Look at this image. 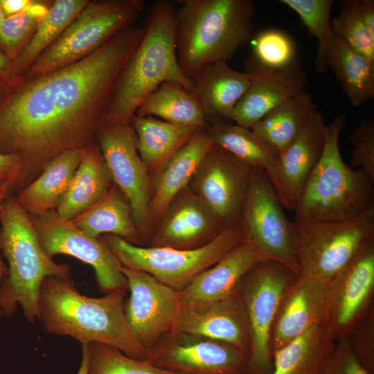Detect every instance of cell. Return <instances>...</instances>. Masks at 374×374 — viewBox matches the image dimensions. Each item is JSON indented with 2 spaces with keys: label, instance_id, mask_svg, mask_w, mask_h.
Instances as JSON below:
<instances>
[{
  "label": "cell",
  "instance_id": "1",
  "mask_svg": "<svg viewBox=\"0 0 374 374\" xmlns=\"http://www.w3.org/2000/svg\"><path fill=\"white\" fill-rule=\"evenodd\" d=\"M144 31L134 24L73 64L8 84L0 99V152L21 162L17 193L59 154L96 143L115 84Z\"/></svg>",
  "mask_w": 374,
  "mask_h": 374
},
{
  "label": "cell",
  "instance_id": "2",
  "mask_svg": "<svg viewBox=\"0 0 374 374\" xmlns=\"http://www.w3.org/2000/svg\"><path fill=\"white\" fill-rule=\"evenodd\" d=\"M125 293L89 297L78 292L71 276L46 277L39 291V321L48 333L71 337L81 345L103 344L132 358L148 359L150 351L136 341L126 322Z\"/></svg>",
  "mask_w": 374,
  "mask_h": 374
},
{
  "label": "cell",
  "instance_id": "3",
  "mask_svg": "<svg viewBox=\"0 0 374 374\" xmlns=\"http://www.w3.org/2000/svg\"><path fill=\"white\" fill-rule=\"evenodd\" d=\"M145 19L143 37L118 78L105 123L131 124L141 103L165 82L179 83L193 91V82L177 59L175 4L154 2Z\"/></svg>",
  "mask_w": 374,
  "mask_h": 374
},
{
  "label": "cell",
  "instance_id": "4",
  "mask_svg": "<svg viewBox=\"0 0 374 374\" xmlns=\"http://www.w3.org/2000/svg\"><path fill=\"white\" fill-rule=\"evenodd\" d=\"M176 45L179 66L191 80L202 69L228 62L252 37L251 0H179Z\"/></svg>",
  "mask_w": 374,
  "mask_h": 374
},
{
  "label": "cell",
  "instance_id": "5",
  "mask_svg": "<svg viewBox=\"0 0 374 374\" xmlns=\"http://www.w3.org/2000/svg\"><path fill=\"white\" fill-rule=\"evenodd\" d=\"M0 251L8 272L0 285V309L12 317L19 305L28 322L40 320L39 297L43 280L71 276L70 267L58 264L43 250L28 213L15 195L0 200Z\"/></svg>",
  "mask_w": 374,
  "mask_h": 374
},
{
  "label": "cell",
  "instance_id": "6",
  "mask_svg": "<svg viewBox=\"0 0 374 374\" xmlns=\"http://www.w3.org/2000/svg\"><path fill=\"white\" fill-rule=\"evenodd\" d=\"M346 121L341 113L326 126L322 154L294 211L296 223L345 221L374 209V181L341 156L339 139Z\"/></svg>",
  "mask_w": 374,
  "mask_h": 374
},
{
  "label": "cell",
  "instance_id": "7",
  "mask_svg": "<svg viewBox=\"0 0 374 374\" xmlns=\"http://www.w3.org/2000/svg\"><path fill=\"white\" fill-rule=\"evenodd\" d=\"M145 12L142 0L89 1L62 35L21 77L30 79L73 64L134 25Z\"/></svg>",
  "mask_w": 374,
  "mask_h": 374
},
{
  "label": "cell",
  "instance_id": "8",
  "mask_svg": "<svg viewBox=\"0 0 374 374\" xmlns=\"http://www.w3.org/2000/svg\"><path fill=\"white\" fill-rule=\"evenodd\" d=\"M122 266L146 272L181 292L201 272L211 267L244 240L240 222L225 227L215 238L195 249L142 247L105 234L99 238Z\"/></svg>",
  "mask_w": 374,
  "mask_h": 374
},
{
  "label": "cell",
  "instance_id": "9",
  "mask_svg": "<svg viewBox=\"0 0 374 374\" xmlns=\"http://www.w3.org/2000/svg\"><path fill=\"white\" fill-rule=\"evenodd\" d=\"M301 274L328 283L360 248L374 238V209L339 222H294Z\"/></svg>",
  "mask_w": 374,
  "mask_h": 374
},
{
  "label": "cell",
  "instance_id": "10",
  "mask_svg": "<svg viewBox=\"0 0 374 374\" xmlns=\"http://www.w3.org/2000/svg\"><path fill=\"white\" fill-rule=\"evenodd\" d=\"M299 275L271 260H260L240 280L238 289L245 309L250 333V350L244 372L271 374L269 347L271 326L283 294Z\"/></svg>",
  "mask_w": 374,
  "mask_h": 374
},
{
  "label": "cell",
  "instance_id": "11",
  "mask_svg": "<svg viewBox=\"0 0 374 374\" xmlns=\"http://www.w3.org/2000/svg\"><path fill=\"white\" fill-rule=\"evenodd\" d=\"M239 222L244 240L262 260L278 262L301 274L295 248L294 223L285 215L265 171L254 168Z\"/></svg>",
  "mask_w": 374,
  "mask_h": 374
},
{
  "label": "cell",
  "instance_id": "12",
  "mask_svg": "<svg viewBox=\"0 0 374 374\" xmlns=\"http://www.w3.org/2000/svg\"><path fill=\"white\" fill-rule=\"evenodd\" d=\"M136 141L131 124L104 123L96 138L113 182L127 199L142 237L150 233L153 224L150 212L152 187Z\"/></svg>",
  "mask_w": 374,
  "mask_h": 374
},
{
  "label": "cell",
  "instance_id": "13",
  "mask_svg": "<svg viewBox=\"0 0 374 374\" xmlns=\"http://www.w3.org/2000/svg\"><path fill=\"white\" fill-rule=\"evenodd\" d=\"M30 217L40 244L49 257L68 255L91 266L98 289L103 293L128 290L122 265L100 238L88 237L70 220L61 217L56 210Z\"/></svg>",
  "mask_w": 374,
  "mask_h": 374
},
{
  "label": "cell",
  "instance_id": "14",
  "mask_svg": "<svg viewBox=\"0 0 374 374\" xmlns=\"http://www.w3.org/2000/svg\"><path fill=\"white\" fill-rule=\"evenodd\" d=\"M130 297L124 314L136 341L148 350L159 345L175 326L181 308L179 292L150 274L122 267Z\"/></svg>",
  "mask_w": 374,
  "mask_h": 374
},
{
  "label": "cell",
  "instance_id": "15",
  "mask_svg": "<svg viewBox=\"0 0 374 374\" xmlns=\"http://www.w3.org/2000/svg\"><path fill=\"white\" fill-rule=\"evenodd\" d=\"M254 168L213 144L190 181L192 190L232 226L239 222Z\"/></svg>",
  "mask_w": 374,
  "mask_h": 374
},
{
  "label": "cell",
  "instance_id": "16",
  "mask_svg": "<svg viewBox=\"0 0 374 374\" xmlns=\"http://www.w3.org/2000/svg\"><path fill=\"white\" fill-rule=\"evenodd\" d=\"M248 358V353L229 344L172 332L150 350L148 360L180 374H236L244 372Z\"/></svg>",
  "mask_w": 374,
  "mask_h": 374
},
{
  "label": "cell",
  "instance_id": "17",
  "mask_svg": "<svg viewBox=\"0 0 374 374\" xmlns=\"http://www.w3.org/2000/svg\"><path fill=\"white\" fill-rule=\"evenodd\" d=\"M328 285L327 323L336 341L346 337L373 307L374 238L360 248Z\"/></svg>",
  "mask_w": 374,
  "mask_h": 374
},
{
  "label": "cell",
  "instance_id": "18",
  "mask_svg": "<svg viewBox=\"0 0 374 374\" xmlns=\"http://www.w3.org/2000/svg\"><path fill=\"white\" fill-rule=\"evenodd\" d=\"M326 125L318 110L308 117L296 139L265 172L282 206L294 211L305 185L324 147Z\"/></svg>",
  "mask_w": 374,
  "mask_h": 374
},
{
  "label": "cell",
  "instance_id": "19",
  "mask_svg": "<svg viewBox=\"0 0 374 374\" xmlns=\"http://www.w3.org/2000/svg\"><path fill=\"white\" fill-rule=\"evenodd\" d=\"M250 84L235 105L231 116L235 123L251 129L269 111L304 91L305 74L296 62L281 69L262 66L252 57L245 64Z\"/></svg>",
  "mask_w": 374,
  "mask_h": 374
},
{
  "label": "cell",
  "instance_id": "20",
  "mask_svg": "<svg viewBox=\"0 0 374 374\" xmlns=\"http://www.w3.org/2000/svg\"><path fill=\"white\" fill-rule=\"evenodd\" d=\"M328 285L300 274L283 294L271 326L269 347L273 353L315 324L327 322Z\"/></svg>",
  "mask_w": 374,
  "mask_h": 374
},
{
  "label": "cell",
  "instance_id": "21",
  "mask_svg": "<svg viewBox=\"0 0 374 374\" xmlns=\"http://www.w3.org/2000/svg\"><path fill=\"white\" fill-rule=\"evenodd\" d=\"M159 221L150 247L197 248L226 227L209 206L187 187L170 202Z\"/></svg>",
  "mask_w": 374,
  "mask_h": 374
},
{
  "label": "cell",
  "instance_id": "22",
  "mask_svg": "<svg viewBox=\"0 0 374 374\" xmlns=\"http://www.w3.org/2000/svg\"><path fill=\"white\" fill-rule=\"evenodd\" d=\"M172 332L199 335L221 341L249 355V328L238 287L220 301L181 305Z\"/></svg>",
  "mask_w": 374,
  "mask_h": 374
},
{
  "label": "cell",
  "instance_id": "23",
  "mask_svg": "<svg viewBox=\"0 0 374 374\" xmlns=\"http://www.w3.org/2000/svg\"><path fill=\"white\" fill-rule=\"evenodd\" d=\"M207 130L194 135L150 175L152 222H158L170 202L190 182L200 163L213 145Z\"/></svg>",
  "mask_w": 374,
  "mask_h": 374
},
{
  "label": "cell",
  "instance_id": "24",
  "mask_svg": "<svg viewBox=\"0 0 374 374\" xmlns=\"http://www.w3.org/2000/svg\"><path fill=\"white\" fill-rule=\"evenodd\" d=\"M260 260L262 259L255 247L244 240L179 292L181 304L207 303L226 298L237 289L242 277Z\"/></svg>",
  "mask_w": 374,
  "mask_h": 374
},
{
  "label": "cell",
  "instance_id": "25",
  "mask_svg": "<svg viewBox=\"0 0 374 374\" xmlns=\"http://www.w3.org/2000/svg\"><path fill=\"white\" fill-rule=\"evenodd\" d=\"M191 81L193 91L211 124L232 121L233 109L250 84L247 72L235 71L224 61L204 67Z\"/></svg>",
  "mask_w": 374,
  "mask_h": 374
},
{
  "label": "cell",
  "instance_id": "26",
  "mask_svg": "<svg viewBox=\"0 0 374 374\" xmlns=\"http://www.w3.org/2000/svg\"><path fill=\"white\" fill-rule=\"evenodd\" d=\"M85 149L66 151L51 160L42 173L15 195L30 215L56 210L75 175Z\"/></svg>",
  "mask_w": 374,
  "mask_h": 374
},
{
  "label": "cell",
  "instance_id": "27",
  "mask_svg": "<svg viewBox=\"0 0 374 374\" xmlns=\"http://www.w3.org/2000/svg\"><path fill=\"white\" fill-rule=\"evenodd\" d=\"M335 345L328 323L315 324L273 353L271 374H321Z\"/></svg>",
  "mask_w": 374,
  "mask_h": 374
},
{
  "label": "cell",
  "instance_id": "28",
  "mask_svg": "<svg viewBox=\"0 0 374 374\" xmlns=\"http://www.w3.org/2000/svg\"><path fill=\"white\" fill-rule=\"evenodd\" d=\"M113 184L100 150L94 143L85 148L56 211L61 217L71 220L100 199Z\"/></svg>",
  "mask_w": 374,
  "mask_h": 374
},
{
  "label": "cell",
  "instance_id": "29",
  "mask_svg": "<svg viewBox=\"0 0 374 374\" xmlns=\"http://www.w3.org/2000/svg\"><path fill=\"white\" fill-rule=\"evenodd\" d=\"M70 221L91 238L111 234L137 245L141 238L129 202L114 184L100 199Z\"/></svg>",
  "mask_w": 374,
  "mask_h": 374
},
{
  "label": "cell",
  "instance_id": "30",
  "mask_svg": "<svg viewBox=\"0 0 374 374\" xmlns=\"http://www.w3.org/2000/svg\"><path fill=\"white\" fill-rule=\"evenodd\" d=\"M139 154L148 172H154L198 130L174 125L153 116L134 115L131 120Z\"/></svg>",
  "mask_w": 374,
  "mask_h": 374
},
{
  "label": "cell",
  "instance_id": "31",
  "mask_svg": "<svg viewBox=\"0 0 374 374\" xmlns=\"http://www.w3.org/2000/svg\"><path fill=\"white\" fill-rule=\"evenodd\" d=\"M135 115L157 116L168 123L197 130H203L208 122L193 91L172 81L162 83L150 93Z\"/></svg>",
  "mask_w": 374,
  "mask_h": 374
},
{
  "label": "cell",
  "instance_id": "32",
  "mask_svg": "<svg viewBox=\"0 0 374 374\" xmlns=\"http://www.w3.org/2000/svg\"><path fill=\"white\" fill-rule=\"evenodd\" d=\"M316 110L317 106L312 97L304 91L272 109L251 130L280 154L296 139Z\"/></svg>",
  "mask_w": 374,
  "mask_h": 374
},
{
  "label": "cell",
  "instance_id": "33",
  "mask_svg": "<svg viewBox=\"0 0 374 374\" xmlns=\"http://www.w3.org/2000/svg\"><path fill=\"white\" fill-rule=\"evenodd\" d=\"M328 63L353 106L374 97V62L334 35Z\"/></svg>",
  "mask_w": 374,
  "mask_h": 374
},
{
  "label": "cell",
  "instance_id": "34",
  "mask_svg": "<svg viewBox=\"0 0 374 374\" xmlns=\"http://www.w3.org/2000/svg\"><path fill=\"white\" fill-rule=\"evenodd\" d=\"M88 1L55 0L52 2L47 14L38 23L30 40L12 62V82L20 78L36 59L55 42Z\"/></svg>",
  "mask_w": 374,
  "mask_h": 374
},
{
  "label": "cell",
  "instance_id": "35",
  "mask_svg": "<svg viewBox=\"0 0 374 374\" xmlns=\"http://www.w3.org/2000/svg\"><path fill=\"white\" fill-rule=\"evenodd\" d=\"M207 132L214 144L247 164L265 172L270 170L278 159L280 154L276 149L251 129L232 121L213 123Z\"/></svg>",
  "mask_w": 374,
  "mask_h": 374
},
{
  "label": "cell",
  "instance_id": "36",
  "mask_svg": "<svg viewBox=\"0 0 374 374\" xmlns=\"http://www.w3.org/2000/svg\"><path fill=\"white\" fill-rule=\"evenodd\" d=\"M281 3L294 10L300 17L308 32L318 42L315 59L317 71L325 75L328 71V54L333 33L330 12L332 0H280Z\"/></svg>",
  "mask_w": 374,
  "mask_h": 374
},
{
  "label": "cell",
  "instance_id": "37",
  "mask_svg": "<svg viewBox=\"0 0 374 374\" xmlns=\"http://www.w3.org/2000/svg\"><path fill=\"white\" fill-rule=\"evenodd\" d=\"M52 2L31 0L23 11L6 17L0 23V50L12 62L29 42Z\"/></svg>",
  "mask_w": 374,
  "mask_h": 374
},
{
  "label": "cell",
  "instance_id": "38",
  "mask_svg": "<svg viewBox=\"0 0 374 374\" xmlns=\"http://www.w3.org/2000/svg\"><path fill=\"white\" fill-rule=\"evenodd\" d=\"M89 349L88 374H180L157 367L148 359L132 358L106 344L92 343Z\"/></svg>",
  "mask_w": 374,
  "mask_h": 374
},
{
  "label": "cell",
  "instance_id": "39",
  "mask_svg": "<svg viewBox=\"0 0 374 374\" xmlns=\"http://www.w3.org/2000/svg\"><path fill=\"white\" fill-rule=\"evenodd\" d=\"M339 14L331 21L334 35L374 62V36L361 17L359 0L338 2Z\"/></svg>",
  "mask_w": 374,
  "mask_h": 374
},
{
  "label": "cell",
  "instance_id": "40",
  "mask_svg": "<svg viewBox=\"0 0 374 374\" xmlns=\"http://www.w3.org/2000/svg\"><path fill=\"white\" fill-rule=\"evenodd\" d=\"M252 44V57L262 66L281 69L296 62L294 42L283 30L275 28L263 30L255 36Z\"/></svg>",
  "mask_w": 374,
  "mask_h": 374
},
{
  "label": "cell",
  "instance_id": "41",
  "mask_svg": "<svg viewBox=\"0 0 374 374\" xmlns=\"http://www.w3.org/2000/svg\"><path fill=\"white\" fill-rule=\"evenodd\" d=\"M348 143L352 147L350 167L361 170L374 181L373 118H362L348 136Z\"/></svg>",
  "mask_w": 374,
  "mask_h": 374
},
{
  "label": "cell",
  "instance_id": "42",
  "mask_svg": "<svg viewBox=\"0 0 374 374\" xmlns=\"http://www.w3.org/2000/svg\"><path fill=\"white\" fill-rule=\"evenodd\" d=\"M362 366L374 374V308L353 328L346 337Z\"/></svg>",
  "mask_w": 374,
  "mask_h": 374
},
{
  "label": "cell",
  "instance_id": "43",
  "mask_svg": "<svg viewBox=\"0 0 374 374\" xmlns=\"http://www.w3.org/2000/svg\"><path fill=\"white\" fill-rule=\"evenodd\" d=\"M321 374H370L355 356L346 337L335 341L332 354Z\"/></svg>",
  "mask_w": 374,
  "mask_h": 374
},
{
  "label": "cell",
  "instance_id": "44",
  "mask_svg": "<svg viewBox=\"0 0 374 374\" xmlns=\"http://www.w3.org/2000/svg\"><path fill=\"white\" fill-rule=\"evenodd\" d=\"M21 172L19 159L0 152V200L15 195Z\"/></svg>",
  "mask_w": 374,
  "mask_h": 374
},
{
  "label": "cell",
  "instance_id": "45",
  "mask_svg": "<svg viewBox=\"0 0 374 374\" xmlns=\"http://www.w3.org/2000/svg\"><path fill=\"white\" fill-rule=\"evenodd\" d=\"M359 9L366 27L374 36V1L359 0Z\"/></svg>",
  "mask_w": 374,
  "mask_h": 374
},
{
  "label": "cell",
  "instance_id": "46",
  "mask_svg": "<svg viewBox=\"0 0 374 374\" xmlns=\"http://www.w3.org/2000/svg\"><path fill=\"white\" fill-rule=\"evenodd\" d=\"M31 0H0V6L5 17L16 15L23 11Z\"/></svg>",
  "mask_w": 374,
  "mask_h": 374
},
{
  "label": "cell",
  "instance_id": "47",
  "mask_svg": "<svg viewBox=\"0 0 374 374\" xmlns=\"http://www.w3.org/2000/svg\"><path fill=\"white\" fill-rule=\"evenodd\" d=\"M0 79L8 84L12 82V61L1 50Z\"/></svg>",
  "mask_w": 374,
  "mask_h": 374
},
{
  "label": "cell",
  "instance_id": "48",
  "mask_svg": "<svg viewBox=\"0 0 374 374\" xmlns=\"http://www.w3.org/2000/svg\"><path fill=\"white\" fill-rule=\"evenodd\" d=\"M82 356L81 364L77 374H88V366L90 355L89 344L82 345Z\"/></svg>",
  "mask_w": 374,
  "mask_h": 374
},
{
  "label": "cell",
  "instance_id": "49",
  "mask_svg": "<svg viewBox=\"0 0 374 374\" xmlns=\"http://www.w3.org/2000/svg\"><path fill=\"white\" fill-rule=\"evenodd\" d=\"M8 266L3 262L1 256V251H0V285L3 280L8 275Z\"/></svg>",
  "mask_w": 374,
  "mask_h": 374
},
{
  "label": "cell",
  "instance_id": "50",
  "mask_svg": "<svg viewBox=\"0 0 374 374\" xmlns=\"http://www.w3.org/2000/svg\"><path fill=\"white\" fill-rule=\"evenodd\" d=\"M8 83H6V82L0 79V99L1 98L2 96L5 93L6 88L8 87Z\"/></svg>",
  "mask_w": 374,
  "mask_h": 374
},
{
  "label": "cell",
  "instance_id": "51",
  "mask_svg": "<svg viewBox=\"0 0 374 374\" xmlns=\"http://www.w3.org/2000/svg\"><path fill=\"white\" fill-rule=\"evenodd\" d=\"M5 15L3 12V10L1 8V6H0V23L3 21V19L5 18Z\"/></svg>",
  "mask_w": 374,
  "mask_h": 374
},
{
  "label": "cell",
  "instance_id": "52",
  "mask_svg": "<svg viewBox=\"0 0 374 374\" xmlns=\"http://www.w3.org/2000/svg\"><path fill=\"white\" fill-rule=\"evenodd\" d=\"M3 316L2 311L0 309V319Z\"/></svg>",
  "mask_w": 374,
  "mask_h": 374
},
{
  "label": "cell",
  "instance_id": "53",
  "mask_svg": "<svg viewBox=\"0 0 374 374\" xmlns=\"http://www.w3.org/2000/svg\"><path fill=\"white\" fill-rule=\"evenodd\" d=\"M236 374H248V373H236Z\"/></svg>",
  "mask_w": 374,
  "mask_h": 374
}]
</instances>
